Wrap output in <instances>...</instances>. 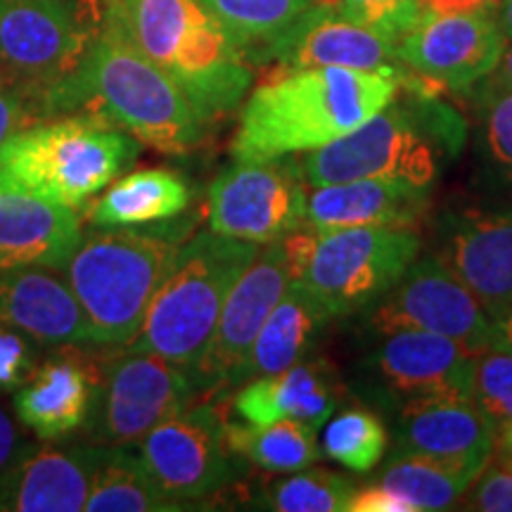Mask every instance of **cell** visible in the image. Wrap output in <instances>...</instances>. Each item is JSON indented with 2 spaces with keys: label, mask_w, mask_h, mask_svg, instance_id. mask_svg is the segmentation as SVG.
<instances>
[{
  "label": "cell",
  "mask_w": 512,
  "mask_h": 512,
  "mask_svg": "<svg viewBox=\"0 0 512 512\" xmlns=\"http://www.w3.org/2000/svg\"><path fill=\"white\" fill-rule=\"evenodd\" d=\"M50 271L38 266L0 271V325L46 347L93 344L91 325L72 285Z\"/></svg>",
  "instance_id": "cell-20"
},
{
  "label": "cell",
  "mask_w": 512,
  "mask_h": 512,
  "mask_svg": "<svg viewBox=\"0 0 512 512\" xmlns=\"http://www.w3.org/2000/svg\"><path fill=\"white\" fill-rule=\"evenodd\" d=\"M470 401L489 420L496 434L512 422V349L489 344L472 361Z\"/></svg>",
  "instance_id": "cell-34"
},
{
  "label": "cell",
  "mask_w": 512,
  "mask_h": 512,
  "mask_svg": "<svg viewBox=\"0 0 512 512\" xmlns=\"http://www.w3.org/2000/svg\"><path fill=\"white\" fill-rule=\"evenodd\" d=\"M188 181L171 169H143L119 176L107 185L88 211L95 228H136L174 221L190 207Z\"/></svg>",
  "instance_id": "cell-27"
},
{
  "label": "cell",
  "mask_w": 512,
  "mask_h": 512,
  "mask_svg": "<svg viewBox=\"0 0 512 512\" xmlns=\"http://www.w3.org/2000/svg\"><path fill=\"white\" fill-rule=\"evenodd\" d=\"M41 119L43 114L38 110L34 98L24 93L17 83L0 76V150L8 145V140L15 133Z\"/></svg>",
  "instance_id": "cell-38"
},
{
  "label": "cell",
  "mask_w": 512,
  "mask_h": 512,
  "mask_svg": "<svg viewBox=\"0 0 512 512\" xmlns=\"http://www.w3.org/2000/svg\"><path fill=\"white\" fill-rule=\"evenodd\" d=\"M176 230L102 228L76 247L64 266L93 344L124 349L136 339L152 299L183 247Z\"/></svg>",
  "instance_id": "cell-4"
},
{
  "label": "cell",
  "mask_w": 512,
  "mask_h": 512,
  "mask_svg": "<svg viewBox=\"0 0 512 512\" xmlns=\"http://www.w3.org/2000/svg\"><path fill=\"white\" fill-rule=\"evenodd\" d=\"M332 316L302 283L290 280L275 309L261 325L233 387L302 363Z\"/></svg>",
  "instance_id": "cell-26"
},
{
  "label": "cell",
  "mask_w": 512,
  "mask_h": 512,
  "mask_svg": "<svg viewBox=\"0 0 512 512\" xmlns=\"http://www.w3.org/2000/svg\"><path fill=\"white\" fill-rule=\"evenodd\" d=\"M230 451L268 472H297L320 456L316 430L297 420L226 425Z\"/></svg>",
  "instance_id": "cell-30"
},
{
  "label": "cell",
  "mask_w": 512,
  "mask_h": 512,
  "mask_svg": "<svg viewBox=\"0 0 512 512\" xmlns=\"http://www.w3.org/2000/svg\"><path fill=\"white\" fill-rule=\"evenodd\" d=\"M467 491L465 510L512 512V472L498 463L486 465Z\"/></svg>",
  "instance_id": "cell-37"
},
{
  "label": "cell",
  "mask_w": 512,
  "mask_h": 512,
  "mask_svg": "<svg viewBox=\"0 0 512 512\" xmlns=\"http://www.w3.org/2000/svg\"><path fill=\"white\" fill-rule=\"evenodd\" d=\"M475 354L456 339L422 330L384 335L375 370L406 401L432 396H467ZM470 399V396H467Z\"/></svg>",
  "instance_id": "cell-22"
},
{
  "label": "cell",
  "mask_w": 512,
  "mask_h": 512,
  "mask_svg": "<svg viewBox=\"0 0 512 512\" xmlns=\"http://www.w3.org/2000/svg\"><path fill=\"white\" fill-rule=\"evenodd\" d=\"M347 512H413V508L411 503L389 491L387 486L375 482L373 486H363V489L354 491Z\"/></svg>",
  "instance_id": "cell-39"
},
{
  "label": "cell",
  "mask_w": 512,
  "mask_h": 512,
  "mask_svg": "<svg viewBox=\"0 0 512 512\" xmlns=\"http://www.w3.org/2000/svg\"><path fill=\"white\" fill-rule=\"evenodd\" d=\"M256 252L259 245L226 238L211 228L185 240L128 349L150 351L183 368H195L230 290Z\"/></svg>",
  "instance_id": "cell-6"
},
{
  "label": "cell",
  "mask_w": 512,
  "mask_h": 512,
  "mask_svg": "<svg viewBox=\"0 0 512 512\" xmlns=\"http://www.w3.org/2000/svg\"><path fill=\"white\" fill-rule=\"evenodd\" d=\"M401 81L347 67L275 69L242 102L230 152L275 159L330 145L382 112Z\"/></svg>",
  "instance_id": "cell-1"
},
{
  "label": "cell",
  "mask_w": 512,
  "mask_h": 512,
  "mask_svg": "<svg viewBox=\"0 0 512 512\" xmlns=\"http://www.w3.org/2000/svg\"><path fill=\"white\" fill-rule=\"evenodd\" d=\"M370 325L382 337L399 330L437 332L472 354L491 344V316L437 256L408 266L399 283L377 299Z\"/></svg>",
  "instance_id": "cell-13"
},
{
  "label": "cell",
  "mask_w": 512,
  "mask_h": 512,
  "mask_svg": "<svg viewBox=\"0 0 512 512\" xmlns=\"http://www.w3.org/2000/svg\"><path fill=\"white\" fill-rule=\"evenodd\" d=\"M494 456H496L498 465L512 472V422L508 427H505V430L498 432Z\"/></svg>",
  "instance_id": "cell-42"
},
{
  "label": "cell",
  "mask_w": 512,
  "mask_h": 512,
  "mask_svg": "<svg viewBox=\"0 0 512 512\" xmlns=\"http://www.w3.org/2000/svg\"><path fill=\"white\" fill-rule=\"evenodd\" d=\"M140 143L102 114L41 119L0 150V183L81 209L136 162Z\"/></svg>",
  "instance_id": "cell-5"
},
{
  "label": "cell",
  "mask_w": 512,
  "mask_h": 512,
  "mask_svg": "<svg viewBox=\"0 0 512 512\" xmlns=\"http://www.w3.org/2000/svg\"><path fill=\"white\" fill-rule=\"evenodd\" d=\"M105 5L143 55L181 86L207 124L245 102L254 64L202 0H105Z\"/></svg>",
  "instance_id": "cell-3"
},
{
  "label": "cell",
  "mask_w": 512,
  "mask_h": 512,
  "mask_svg": "<svg viewBox=\"0 0 512 512\" xmlns=\"http://www.w3.org/2000/svg\"><path fill=\"white\" fill-rule=\"evenodd\" d=\"M437 259L475 294L491 320L512 309V211L451 216Z\"/></svg>",
  "instance_id": "cell-18"
},
{
  "label": "cell",
  "mask_w": 512,
  "mask_h": 512,
  "mask_svg": "<svg viewBox=\"0 0 512 512\" xmlns=\"http://www.w3.org/2000/svg\"><path fill=\"white\" fill-rule=\"evenodd\" d=\"M273 62L275 69L347 67L380 72L401 83L408 79L389 38L351 22L328 3H313L297 22L252 57V64Z\"/></svg>",
  "instance_id": "cell-16"
},
{
  "label": "cell",
  "mask_w": 512,
  "mask_h": 512,
  "mask_svg": "<svg viewBox=\"0 0 512 512\" xmlns=\"http://www.w3.org/2000/svg\"><path fill=\"white\" fill-rule=\"evenodd\" d=\"M294 162L309 188L380 178L430 190L439 176L441 140L413 102L399 105L394 98L349 136L299 152Z\"/></svg>",
  "instance_id": "cell-9"
},
{
  "label": "cell",
  "mask_w": 512,
  "mask_h": 512,
  "mask_svg": "<svg viewBox=\"0 0 512 512\" xmlns=\"http://www.w3.org/2000/svg\"><path fill=\"white\" fill-rule=\"evenodd\" d=\"M29 451V441L22 437L17 422L12 420V415L0 403V477L10 472Z\"/></svg>",
  "instance_id": "cell-40"
},
{
  "label": "cell",
  "mask_w": 512,
  "mask_h": 512,
  "mask_svg": "<svg viewBox=\"0 0 512 512\" xmlns=\"http://www.w3.org/2000/svg\"><path fill=\"white\" fill-rule=\"evenodd\" d=\"M484 467L460 465L415 453H396L377 484L387 486L403 501L411 503L413 512L448 510L467 494Z\"/></svg>",
  "instance_id": "cell-28"
},
{
  "label": "cell",
  "mask_w": 512,
  "mask_h": 512,
  "mask_svg": "<svg viewBox=\"0 0 512 512\" xmlns=\"http://www.w3.org/2000/svg\"><path fill=\"white\" fill-rule=\"evenodd\" d=\"M290 280L302 283L332 318L366 309L418 259L420 235L408 226L302 228L283 238Z\"/></svg>",
  "instance_id": "cell-8"
},
{
  "label": "cell",
  "mask_w": 512,
  "mask_h": 512,
  "mask_svg": "<svg viewBox=\"0 0 512 512\" xmlns=\"http://www.w3.org/2000/svg\"><path fill=\"white\" fill-rule=\"evenodd\" d=\"M102 22L105 0H0V76L62 117Z\"/></svg>",
  "instance_id": "cell-7"
},
{
  "label": "cell",
  "mask_w": 512,
  "mask_h": 512,
  "mask_svg": "<svg viewBox=\"0 0 512 512\" xmlns=\"http://www.w3.org/2000/svg\"><path fill=\"white\" fill-rule=\"evenodd\" d=\"M136 448L159 489L183 508L216 494L233 479L226 422L209 403H190L162 420Z\"/></svg>",
  "instance_id": "cell-12"
},
{
  "label": "cell",
  "mask_w": 512,
  "mask_h": 512,
  "mask_svg": "<svg viewBox=\"0 0 512 512\" xmlns=\"http://www.w3.org/2000/svg\"><path fill=\"white\" fill-rule=\"evenodd\" d=\"M496 17H498V24H501L505 38L512 41V0H501V3H498Z\"/></svg>",
  "instance_id": "cell-44"
},
{
  "label": "cell",
  "mask_w": 512,
  "mask_h": 512,
  "mask_svg": "<svg viewBox=\"0 0 512 512\" xmlns=\"http://www.w3.org/2000/svg\"><path fill=\"white\" fill-rule=\"evenodd\" d=\"M83 240L79 209L0 183V271L60 268Z\"/></svg>",
  "instance_id": "cell-21"
},
{
  "label": "cell",
  "mask_w": 512,
  "mask_h": 512,
  "mask_svg": "<svg viewBox=\"0 0 512 512\" xmlns=\"http://www.w3.org/2000/svg\"><path fill=\"white\" fill-rule=\"evenodd\" d=\"M34 339L0 325V392H15L36 370Z\"/></svg>",
  "instance_id": "cell-36"
},
{
  "label": "cell",
  "mask_w": 512,
  "mask_h": 512,
  "mask_svg": "<svg viewBox=\"0 0 512 512\" xmlns=\"http://www.w3.org/2000/svg\"><path fill=\"white\" fill-rule=\"evenodd\" d=\"M430 209V190L401 181L363 178L309 188L306 226L316 230L356 226L415 228Z\"/></svg>",
  "instance_id": "cell-24"
},
{
  "label": "cell",
  "mask_w": 512,
  "mask_h": 512,
  "mask_svg": "<svg viewBox=\"0 0 512 512\" xmlns=\"http://www.w3.org/2000/svg\"><path fill=\"white\" fill-rule=\"evenodd\" d=\"M491 344L512 349V309L491 320Z\"/></svg>",
  "instance_id": "cell-41"
},
{
  "label": "cell",
  "mask_w": 512,
  "mask_h": 512,
  "mask_svg": "<svg viewBox=\"0 0 512 512\" xmlns=\"http://www.w3.org/2000/svg\"><path fill=\"white\" fill-rule=\"evenodd\" d=\"M204 392L190 368L150 351L121 349L102 370L91 427L98 444L133 448L152 427Z\"/></svg>",
  "instance_id": "cell-11"
},
{
  "label": "cell",
  "mask_w": 512,
  "mask_h": 512,
  "mask_svg": "<svg viewBox=\"0 0 512 512\" xmlns=\"http://www.w3.org/2000/svg\"><path fill=\"white\" fill-rule=\"evenodd\" d=\"M484 145L494 162L512 176V86L484 79L482 93Z\"/></svg>",
  "instance_id": "cell-35"
},
{
  "label": "cell",
  "mask_w": 512,
  "mask_h": 512,
  "mask_svg": "<svg viewBox=\"0 0 512 512\" xmlns=\"http://www.w3.org/2000/svg\"><path fill=\"white\" fill-rule=\"evenodd\" d=\"M88 512H166L183 510L159 489L140 453L107 446L105 458L93 477Z\"/></svg>",
  "instance_id": "cell-29"
},
{
  "label": "cell",
  "mask_w": 512,
  "mask_h": 512,
  "mask_svg": "<svg viewBox=\"0 0 512 512\" xmlns=\"http://www.w3.org/2000/svg\"><path fill=\"white\" fill-rule=\"evenodd\" d=\"M508 48L496 10L427 12L396 41L399 60L425 81L467 91L494 74Z\"/></svg>",
  "instance_id": "cell-14"
},
{
  "label": "cell",
  "mask_w": 512,
  "mask_h": 512,
  "mask_svg": "<svg viewBox=\"0 0 512 512\" xmlns=\"http://www.w3.org/2000/svg\"><path fill=\"white\" fill-rule=\"evenodd\" d=\"M252 57L318 0H202Z\"/></svg>",
  "instance_id": "cell-31"
},
{
  "label": "cell",
  "mask_w": 512,
  "mask_h": 512,
  "mask_svg": "<svg viewBox=\"0 0 512 512\" xmlns=\"http://www.w3.org/2000/svg\"><path fill=\"white\" fill-rule=\"evenodd\" d=\"M489 79L503 83V86H512V46L505 48L501 62H498V67L494 69V74H491Z\"/></svg>",
  "instance_id": "cell-43"
},
{
  "label": "cell",
  "mask_w": 512,
  "mask_h": 512,
  "mask_svg": "<svg viewBox=\"0 0 512 512\" xmlns=\"http://www.w3.org/2000/svg\"><path fill=\"white\" fill-rule=\"evenodd\" d=\"M496 430L467 396L406 401L396 430L399 453L486 467L494 458Z\"/></svg>",
  "instance_id": "cell-23"
},
{
  "label": "cell",
  "mask_w": 512,
  "mask_h": 512,
  "mask_svg": "<svg viewBox=\"0 0 512 512\" xmlns=\"http://www.w3.org/2000/svg\"><path fill=\"white\" fill-rule=\"evenodd\" d=\"M356 486L330 470H297V475L268 486L261 508L275 512H347Z\"/></svg>",
  "instance_id": "cell-32"
},
{
  "label": "cell",
  "mask_w": 512,
  "mask_h": 512,
  "mask_svg": "<svg viewBox=\"0 0 512 512\" xmlns=\"http://www.w3.org/2000/svg\"><path fill=\"white\" fill-rule=\"evenodd\" d=\"M102 370L79 344L60 347L38 363L34 375L17 389L15 415L43 441H62L91 425L100 396Z\"/></svg>",
  "instance_id": "cell-17"
},
{
  "label": "cell",
  "mask_w": 512,
  "mask_h": 512,
  "mask_svg": "<svg viewBox=\"0 0 512 512\" xmlns=\"http://www.w3.org/2000/svg\"><path fill=\"white\" fill-rule=\"evenodd\" d=\"M290 285V264L283 240L261 245L230 290L207 349L192 368L202 389H233L235 375L252 349L268 313Z\"/></svg>",
  "instance_id": "cell-15"
},
{
  "label": "cell",
  "mask_w": 512,
  "mask_h": 512,
  "mask_svg": "<svg viewBox=\"0 0 512 512\" xmlns=\"http://www.w3.org/2000/svg\"><path fill=\"white\" fill-rule=\"evenodd\" d=\"M309 185L294 155L235 159L209 185L207 219L226 238L271 245L306 226Z\"/></svg>",
  "instance_id": "cell-10"
},
{
  "label": "cell",
  "mask_w": 512,
  "mask_h": 512,
  "mask_svg": "<svg viewBox=\"0 0 512 512\" xmlns=\"http://www.w3.org/2000/svg\"><path fill=\"white\" fill-rule=\"evenodd\" d=\"M107 446L31 448L0 477L3 512H81Z\"/></svg>",
  "instance_id": "cell-19"
},
{
  "label": "cell",
  "mask_w": 512,
  "mask_h": 512,
  "mask_svg": "<svg viewBox=\"0 0 512 512\" xmlns=\"http://www.w3.org/2000/svg\"><path fill=\"white\" fill-rule=\"evenodd\" d=\"M74 112L102 114L162 155H188L207 126L181 86L143 55L107 5L98 41L69 93L67 114Z\"/></svg>",
  "instance_id": "cell-2"
},
{
  "label": "cell",
  "mask_w": 512,
  "mask_h": 512,
  "mask_svg": "<svg viewBox=\"0 0 512 512\" xmlns=\"http://www.w3.org/2000/svg\"><path fill=\"white\" fill-rule=\"evenodd\" d=\"M387 444L382 420L366 408H349L339 413L323 432V451L328 458L354 472H370L380 465Z\"/></svg>",
  "instance_id": "cell-33"
},
{
  "label": "cell",
  "mask_w": 512,
  "mask_h": 512,
  "mask_svg": "<svg viewBox=\"0 0 512 512\" xmlns=\"http://www.w3.org/2000/svg\"><path fill=\"white\" fill-rule=\"evenodd\" d=\"M337 408V384L323 363H297L273 375L254 377L240 384L235 411L245 422L297 420L323 427Z\"/></svg>",
  "instance_id": "cell-25"
},
{
  "label": "cell",
  "mask_w": 512,
  "mask_h": 512,
  "mask_svg": "<svg viewBox=\"0 0 512 512\" xmlns=\"http://www.w3.org/2000/svg\"><path fill=\"white\" fill-rule=\"evenodd\" d=\"M320 3L335 5V8H347V5H366V3H377V0H320Z\"/></svg>",
  "instance_id": "cell-45"
}]
</instances>
